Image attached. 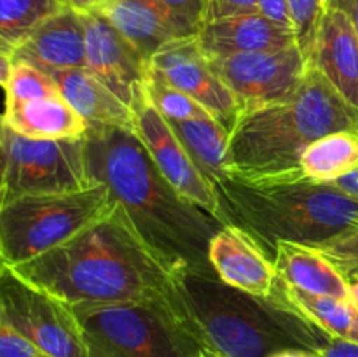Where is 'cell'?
Masks as SVG:
<instances>
[{"label": "cell", "instance_id": "cell-1", "mask_svg": "<svg viewBox=\"0 0 358 357\" xmlns=\"http://www.w3.org/2000/svg\"><path fill=\"white\" fill-rule=\"evenodd\" d=\"M83 142L90 181L107 186L112 200L171 272L213 270L208 245L224 224L175 191L133 130L90 126Z\"/></svg>", "mask_w": 358, "mask_h": 357}, {"label": "cell", "instance_id": "cell-2", "mask_svg": "<svg viewBox=\"0 0 358 357\" xmlns=\"http://www.w3.org/2000/svg\"><path fill=\"white\" fill-rule=\"evenodd\" d=\"M164 301L201 349L224 357L318 354L332 340L287 301L278 284L273 294L257 296L222 282L213 270L178 268Z\"/></svg>", "mask_w": 358, "mask_h": 357}, {"label": "cell", "instance_id": "cell-3", "mask_svg": "<svg viewBox=\"0 0 358 357\" xmlns=\"http://www.w3.org/2000/svg\"><path fill=\"white\" fill-rule=\"evenodd\" d=\"M10 268L72 307L159 300L171 280L117 203L69 241Z\"/></svg>", "mask_w": 358, "mask_h": 357}, {"label": "cell", "instance_id": "cell-4", "mask_svg": "<svg viewBox=\"0 0 358 357\" xmlns=\"http://www.w3.org/2000/svg\"><path fill=\"white\" fill-rule=\"evenodd\" d=\"M336 132H358V111L311 63L287 100L240 115L229 135L231 174L247 181L304 178L301 154Z\"/></svg>", "mask_w": 358, "mask_h": 357}, {"label": "cell", "instance_id": "cell-5", "mask_svg": "<svg viewBox=\"0 0 358 357\" xmlns=\"http://www.w3.org/2000/svg\"><path fill=\"white\" fill-rule=\"evenodd\" d=\"M226 224L247 231L275 261L278 241L320 247L358 227V198L308 178L247 181L231 174L215 186Z\"/></svg>", "mask_w": 358, "mask_h": 357}, {"label": "cell", "instance_id": "cell-6", "mask_svg": "<svg viewBox=\"0 0 358 357\" xmlns=\"http://www.w3.org/2000/svg\"><path fill=\"white\" fill-rule=\"evenodd\" d=\"M105 184L41 192L0 205V247L7 266H17L65 244L114 210Z\"/></svg>", "mask_w": 358, "mask_h": 357}, {"label": "cell", "instance_id": "cell-7", "mask_svg": "<svg viewBox=\"0 0 358 357\" xmlns=\"http://www.w3.org/2000/svg\"><path fill=\"white\" fill-rule=\"evenodd\" d=\"M90 357H199V343L178 324L164 298L73 307Z\"/></svg>", "mask_w": 358, "mask_h": 357}, {"label": "cell", "instance_id": "cell-8", "mask_svg": "<svg viewBox=\"0 0 358 357\" xmlns=\"http://www.w3.org/2000/svg\"><path fill=\"white\" fill-rule=\"evenodd\" d=\"M90 186L83 140L28 139L6 126L0 147V205L20 196Z\"/></svg>", "mask_w": 358, "mask_h": 357}, {"label": "cell", "instance_id": "cell-9", "mask_svg": "<svg viewBox=\"0 0 358 357\" xmlns=\"http://www.w3.org/2000/svg\"><path fill=\"white\" fill-rule=\"evenodd\" d=\"M0 304L27 342L45 357H90L72 304L28 282L10 266L0 270Z\"/></svg>", "mask_w": 358, "mask_h": 357}, {"label": "cell", "instance_id": "cell-10", "mask_svg": "<svg viewBox=\"0 0 358 357\" xmlns=\"http://www.w3.org/2000/svg\"><path fill=\"white\" fill-rule=\"evenodd\" d=\"M208 59L213 72L238 98L243 114L287 100L299 90L311 65L297 46Z\"/></svg>", "mask_w": 358, "mask_h": 357}, {"label": "cell", "instance_id": "cell-11", "mask_svg": "<svg viewBox=\"0 0 358 357\" xmlns=\"http://www.w3.org/2000/svg\"><path fill=\"white\" fill-rule=\"evenodd\" d=\"M131 111L133 132L143 144L164 178L173 186L178 195L196 203L217 220L226 224L213 184H210L205 175L198 170L171 126L150 105L143 91L131 105Z\"/></svg>", "mask_w": 358, "mask_h": 357}, {"label": "cell", "instance_id": "cell-12", "mask_svg": "<svg viewBox=\"0 0 358 357\" xmlns=\"http://www.w3.org/2000/svg\"><path fill=\"white\" fill-rule=\"evenodd\" d=\"M149 65L185 94L194 98L213 119L233 130L243 114L238 98L219 79L201 49L198 35L175 38L150 58Z\"/></svg>", "mask_w": 358, "mask_h": 357}, {"label": "cell", "instance_id": "cell-13", "mask_svg": "<svg viewBox=\"0 0 358 357\" xmlns=\"http://www.w3.org/2000/svg\"><path fill=\"white\" fill-rule=\"evenodd\" d=\"M83 18L86 27L84 69L131 107L143 91L149 62L103 14H83Z\"/></svg>", "mask_w": 358, "mask_h": 357}, {"label": "cell", "instance_id": "cell-14", "mask_svg": "<svg viewBox=\"0 0 358 357\" xmlns=\"http://www.w3.org/2000/svg\"><path fill=\"white\" fill-rule=\"evenodd\" d=\"M208 261L222 282L245 293L269 296L276 286L275 262L241 227L224 224L208 245Z\"/></svg>", "mask_w": 358, "mask_h": 357}, {"label": "cell", "instance_id": "cell-15", "mask_svg": "<svg viewBox=\"0 0 358 357\" xmlns=\"http://www.w3.org/2000/svg\"><path fill=\"white\" fill-rule=\"evenodd\" d=\"M13 59L31 63L44 72L84 69L86 27L83 14L63 7L42 21L13 51Z\"/></svg>", "mask_w": 358, "mask_h": 357}, {"label": "cell", "instance_id": "cell-16", "mask_svg": "<svg viewBox=\"0 0 358 357\" xmlns=\"http://www.w3.org/2000/svg\"><path fill=\"white\" fill-rule=\"evenodd\" d=\"M198 41L208 58L296 46L292 28L273 21L262 13L236 14L208 21L199 30Z\"/></svg>", "mask_w": 358, "mask_h": 357}, {"label": "cell", "instance_id": "cell-17", "mask_svg": "<svg viewBox=\"0 0 358 357\" xmlns=\"http://www.w3.org/2000/svg\"><path fill=\"white\" fill-rule=\"evenodd\" d=\"M311 63L358 111V35L343 10L336 7L325 9Z\"/></svg>", "mask_w": 358, "mask_h": 357}, {"label": "cell", "instance_id": "cell-18", "mask_svg": "<svg viewBox=\"0 0 358 357\" xmlns=\"http://www.w3.org/2000/svg\"><path fill=\"white\" fill-rule=\"evenodd\" d=\"M59 94L87 122V126H117L133 130V111L107 84L87 72L72 69L52 72Z\"/></svg>", "mask_w": 358, "mask_h": 357}, {"label": "cell", "instance_id": "cell-19", "mask_svg": "<svg viewBox=\"0 0 358 357\" xmlns=\"http://www.w3.org/2000/svg\"><path fill=\"white\" fill-rule=\"evenodd\" d=\"M101 14L147 62L164 44L187 37L156 0H114Z\"/></svg>", "mask_w": 358, "mask_h": 357}, {"label": "cell", "instance_id": "cell-20", "mask_svg": "<svg viewBox=\"0 0 358 357\" xmlns=\"http://www.w3.org/2000/svg\"><path fill=\"white\" fill-rule=\"evenodd\" d=\"M3 121L20 135L41 140H83L90 128L62 94L6 104Z\"/></svg>", "mask_w": 358, "mask_h": 357}, {"label": "cell", "instance_id": "cell-21", "mask_svg": "<svg viewBox=\"0 0 358 357\" xmlns=\"http://www.w3.org/2000/svg\"><path fill=\"white\" fill-rule=\"evenodd\" d=\"M273 262L276 276L285 286L311 294L350 298V287L345 276L317 247L278 241Z\"/></svg>", "mask_w": 358, "mask_h": 357}, {"label": "cell", "instance_id": "cell-22", "mask_svg": "<svg viewBox=\"0 0 358 357\" xmlns=\"http://www.w3.org/2000/svg\"><path fill=\"white\" fill-rule=\"evenodd\" d=\"M198 170L215 186L229 177V130L213 118L166 119Z\"/></svg>", "mask_w": 358, "mask_h": 357}, {"label": "cell", "instance_id": "cell-23", "mask_svg": "<svg viewBox=\"0 0 358 357\" xmlns=\"http://www.w3.org/2000/svg\"><path fill=\"white\" fill-rule=\"evenodd\" d=\"M276 284L287 301L331 338L358 343V308L350 298L311 294L285 286L280 279Z\"/></svg>", "mask_w": 358, "mask_h": 357}, {"label": "cell", "instance_id": "cell-24", "mask_svg": "<svg viewBox=\"0 0 358 357\" xmlns=\"http://www.w3.org/2000/svg\"><path fill=\"white\" fill-rule=\"evenodd\" d=\"M304 178L332 184L358 170V132H336L315 140L299 160Z\"/></svg>", "mask_w": 358, "mask_h": 357}, {"label": "cell", "instance_id": "cell-25", "mask_svg": "<svg viewBox=\"0 0 358 357\" xmlns=\"http://www.w3.org/2000/svg\"><path fill=\"white\" fill-rule=\"evenodd\" d=\"M63 7V0H0V49L13 55L42 21Z\"/></svg>", "mask_w": 358, "mask_h": 357}, {"label": "cell", "instance_id": "cell-26", "mask_svg": "<svg viewBox=\"0 0 358 357\" xmlns=\"http://www.w3.org/2000/svg\"><path fill=\"white\" fill-rule=\"evenodd\" d=\"M143 93H145L147 100L150 102L154 108L163 115L164 119H177V121H184V119H201V118H212L194 98L185 94L173 84L168 83L159 72L149 65L145 76V83H143Z\"/></svg>", "mask_w": 358, "mask_h": 357}, {"label": "cell", "instance_id": "cell-27", "mask_svg": "<svg viewBox=\"0 0 358 357\" xmlns=\"http://www.w3.org/2000/svg\"><path fill=\"white\" fill-rule=\"evenodd\" d=\"M3 91H6V104H17V102L59 94L51 74L21 59H14L13 70H10L9 80Z\"/></svg>", "mask_w": 358, "mask_h": 357}, {"label": "cell", "instance_id": "cell-28", "mask_svg": "<svg viewBox=\"0 0 358 357\" xmlns=\"http://www.w3.org/2000/svg\"><path fill=\"white\" fill-rule=\"evenodd\" d=\"M325 9H327V0H287V10L296 37V46L308 63L313 59L318 28Z\"/></svg>", "mask_w": 358, "mask_h": 357}, {"label": "cell", "instance_id": "cell-29", "mask_svg": "<svg viewBox=\"0 0 358 357\" xmlns=\"http://www.w3.org/2000/svg\"><path fill=\"white\" fill-rule=\"evenodd\" d=\"M317 248L345 276L346 282L358 279V227L345 231Z\"/></svg>", "mask_w": 358, "mask_h": 357}, {"label": "cell", "instance_id": "cell-30", "mask_svg": "<svg viewBox=\"0 0 358 357\" xmlns=\"http://www.w3.org/2000/svg\"><path fill=\"white\" fill-rule=\"evenodd\" d=\"M187 37L198 35L206 23L208 0H156Z\"/></svg>", "mask_w": 358, "mask_h": 357}, {"label": "cell", "instance_id": "cell-31", "mask_svg": "<svg viewBox=\"0 0 358 357\" xmlns=\"http://www.w3.org/2000/svg\"><path fill=\"white\" fill-rule=\"evenodd\" d=\"M42 354L14 329L0 304V357H41Z\"/></svg>", "mask_w": 358, "mask_h": 357}, {"label": "cell", "instance_id": "cell-32", "mask_svg": "<svg viewBox=\"0 0 358 357\" xmlns=\"http://www.w3.org/2000/svg\"><path fill=\"white\" fill-rule=\"evenodd\" d=\"M259 13V0H208L206 23L236 14Z\"/></svg>", "mask_w": 358, "mask_h": 357}, {"label": "cell", "instance_id": "cell-33", "mask_svg": "<svg viewBox=\"0 0 358 357\" xmlns=\"http://www.w3.org/2000/svg\"><path fill=\"white\" fill-rule=\"evenodd\" d=\"M317 357H358V343L332 338Z\"/></svg>", "mask_w": 358, "mask_h": 357}, {"label": "cell", "instance_id": "cell-34", "mask_svg": "<svg viewBox=\"0 0 358 357\" xmlns=\"http://www.w3.org/2000/svg\"><path fill=\"white\" fill-rule=\"evenodd\" d=\"M259 13L271 18L273 21H278V23L290 27L289 10H287V0H259Z\"/></svg>", "mask_w": 358, "mask_h": 357}, {"label": "cell", "instance_id": "cell-35", "mask_svg": "<svg viewBox=\"0 0 358 357\" xmlns=\"http://www.w3.org/2000/svg\"><path fill=\"white\" fill-rule=\"evenodd\" d=\"M114 0H63L69 9L79 14H101Z\"/></svg>", "mask_w": 358, "mask_h": 357}, {"label": "cell", "instance_id": "cell-36", "mask_svg": "<svg viewBox=\"0 0 358 357\" xmlns=\"http://www.w3.org/2000/svg\"><path fill=\"white\" fill-rule=\"evenodd\" d=\"M327 7H336V9L343 10L350 18L358 35V0H327Z\"/></svg>", "mask_w": 358, "mask_h": 357}, {"label": "cell", "instance_id": "cell-37", "mask_svg": "<svg viewBox=\"0 0 358 357\" xmlns=\"http://www.w3.org/2000/svg\"><path fill=\"white\" fill-rule=\"evenodd\" d=\"M332 184L336 186V188L343 189L345 192H348V195L355 196L358 198V170L352 172V174L345 175V177L338 178L336 182H332Z\"/></svg>", "mask_w": 358, "mask_h": 357}, {"label": "cell", "instance_id": "cell-38", "mask_svg": "<svg viewBox=\"0 0 358 357\" xmlns=\"http://www.w3.org/2000/svg\"><path fill=\"white\" fill-rule=\"evenodd\" d=\"M13 65H14L13 55L0 49V88H2V90L7 86V80H9Z\"/></svg>", "mask_w": 358, "mask_h": 357}, {"label": "cell", "instance_id": "cell-39", "mask_svg": "<svg viewBox=\"0 0 358 357\" xmlns=\"http://www.w3.org/2000/svg\"><path fill=\"white\" fill-rule=\"evenodd\" d=\"M273 357H317V354L303 352V350H285V352H280Z\"/></svg>", "mask_w": 358, "mask_h": 357}, {"label": "cell", "instance_id": "cell-40", "mask_svg": "<svg viewBox=\"0 0 358 357\" xmlns=\"http://www.w3.org/2000/svg\"><path fill=\"white\" fill-rule=\"evenodd\" d=\"M348 287H350V300H352L353 304L358 308V279L350 280Z\"/></svg>", "mask_w": 358, "mask_h": 357}, {"label": "cell", "instance_id": "cell-41", "mask_svg": "<svg viewBox=\"0 0 358 357\" xmlns=\"http://www.w3.org/2000/svg\"><path fill=\"white\" fill-rule=\"evenodd\" d=\"M199 357H224V356H220V354H215V352H212V350L201 349V356H199Z\"/></svg>", "mask_w": 358, "mask_h": 357}, {"label": "cell", "instance_id": "cell-42", "mask_svg": "<svg viewBox=\"0 0 358 357\" xmlns=\"http://www.w3.org/2000/svg\"><path fill=\"white\" fill-rule=\"evenodd\" d=\"M3 130H6V121H3V114H0V139L3 135Z\"/></svg>", "mask_w": 358, "mask_h": 357}, {"label": "cell", "instance_id": "cell-43", "mask_svg": "<svg viewBox=\"0 0 358 357\" xmlns=\"http://www.w3.org/2000/svg\"><path fill=\"white\" fill-rule=\"evenodd\" d=\"M6 266V262H3V258H2V247H0V270Z\"/></svg>", "mask_w": 358, "mask_h": 357}, {"label": "cell", "instance_id": "cell-44", "mask_svg": "<svg viewBox=\"0 0 358 357\" xmlns=\"http://www.w3.org/2000/svg\"><path fill=\"white\" fill-rule=\"evenodd\" d=\"M0 147H2V139H0Z\"/></svg>", "mask_w": 358, "mask_h": 357}, {"label": "cell", "instance_id": "cell-45", "mask_svg": "<svg viewBox=\"0 0 358 357\" xmlns=\"http://www.w3.org/2000/svg\"><path fill=\"white\" fill-rule=\"evenodd\" d=\"M41 357H45V356H41Z\"/></svg>", "mask_w": 358, "mask_h": 357}]
</instances>
